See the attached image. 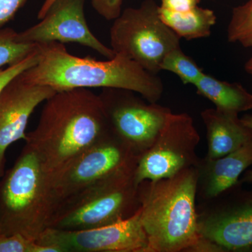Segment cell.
Returning a JSON list of instances; mask_svg holds the SVG:
<instances>
[{
    "label": "cell",
    "instance_id": "6da1fadb",
    "mask_svg": "<svg viewBox=\"0 0 252 252\" xmlns=\"http://www.w3.org/2000/svg\"><path fill=\"white\" fill-rule=\"evenodd\" d=\"M112 133L99 94L76 89L46 99L37 126L25 141L51 179Z\"/></svg>",
    "mask_w": 252,
    "mask_h": 252
},
{
    "label": "cell",
    "instance_id": "8992f818",
    "mask_svg": "<svg viewBox=\"0 0 252 252\" xmlns=\"http://www.w3.org/2000/svg\"><path fill=\"white\" fill-rule=\"evenodd\" d=\"M154 0H144L137 8H127L114 20L110 29L111 48L127 56L149 72L158 74L162 60L180 47L181 38L167 26Z\"/></svg>",
    "mask_w": 252,
    "mask_h": 252
},
{
    "label": "cell",
    "instance_id": "7402d4cb",
    "mask_svg": "<svg viewBox=\"0 0 252 252\" xmlns=\"http://www.w3.org/2000/svg\"><path fill=\"white\" fill-rule=\"evenodd\" d=\"M38 61L36 47L35 51L31 55L23 59L21 62L16 63L0 69V94L8 84L11 82L14 78L21 74L24 71L35 65Z\"/></svg>",
    "mask_w": 252,
    "mask_h": 252
},
{
    "label": "cell",
    "instance_id": "4fadbf2b",
    "mask_svg": "<svg viewBox=\"0 0 252 252\" xmlns=\"http://www.w3.org/2000/svg\"><path fill=\"white\" fill-rule=\"evenodd\" d=\"M198 233L223 252H252V196L238 203H203Z\"/></svg>",
    "mask_w": 252,
    "mask_h": 252
},
{
    "label": "cell",
    "instance_id": "cb8c5ba5",
    "mask_svg": "<svg viewBox=\"0 0 252 252\" xmlns=\"http://www.w3.org/2000/svg\"><path fill=\"white\" fill-rule=\"evenodd\" d=\"M28 0H0V29L14 19Z\"/></svg>",
    "mask_w": 252,
    "mask_h": 252
},
{
    "label": "cell",
    "instance_id": "ba28073f",
    "mask_svg": "<svg viewBox=\"0 0 252 252\" xmlns=\"http://www.w3.org/2000/svg\"><path fill=\"white\" fill-rule=\"evenodd\" d=\"M200 137L193 120L187 113L171 112L157 140L139 158L136 182L168 178L189 167L195 166L196 148Z\"/></svg>",
    "mask_w": 252,
    "mask_h": 252
},
{
    "label": "cell",
    "instance_id": "484cf974",
    "mask_svg": "<svg viewBox=\"0 0 252 252\" xmlns=\"http://www.w3.org/2000/svg\"><path fill=\"white\" fill-rule=\"evenodd\" d=\"M56 0H44L42 6H41L40 9L38 11L37 18L39 20L42 19L44 16H45L46 12L49 10L51 5Z\"/></svg>",
    "mask_w": 252,
    "mask_h": 252
},
{
    "label": "cell",
    "instance_id": "ac0fdd59",
    "mask_svg": "<svg viewBox=\"0 0 252 252\" xmlns=\"http://www.w3.org/2000/svg\"><path fill=\"white\" fill-rule=\"evenodd\" d=\"M160 69L174 73L185 85H195L204 74L203 69L183 52L181 46L170 51L165 56Z\"/></svg>",
    "mask_w": 252,
    "mask_h": 252
},
{
    "label": "cell",
    "instance_id": "83f0119b",
    "mask_svg": "<svg viewBox=\"0 0 252 252\" xmlns=\"http://www.w3.org/2000/svg\"><path fill=\"white\" fill-rule=\"evenodd\" d=\"M243 182L252 184V170L245 174V176H244Z\"/></svg>",
    "mask_w": 252,
    "mask_h": 252
},
{
    "label": "cell",
    "instance_id": "d4e9b609",
    "mask_svg": "<svg viewBox=\"0 0 252 252\" xmlns=\"http://www.w3.org/2000/svg\"><path fill=\"white\" fill-rule=\"evenodd\" d=\"M201 0H160V7L174 11L187 12L198 6Z\"/></svg>",
    "mask_w": 252,
    "mask_h": 252
},
{
    "label": "cell",
    "instance_id": "7a4b0ae2",
    "mask_svg": "<svg viewBox=\"0 0 252 252\" xmlns=\"http://www.w3.org/2000/svg\"><path fill=\"white\" fill-rule=\"evenodd\" d=\"M36 52L37 63L21 75L28 82L49 86L56 92L91 88L125 89L153 103L163 94L161 78L122 54L106 61L78 57L56 41L36 44Z\"/></svg>",
    "mask_w": 252,
    "mask_h": 252
},
{
    "label": "cell",
    "instance_id": "5bb4252c",
    "mask_svg": "<svg viewBox=\"0 0 252 252\" xmlns=\"http://www.w3.org/2000/svg\"><path fill=\"white\" fill-rule=\"evenodd\" d=\"M252 165V140L231 153L216 159L199 158L197 197L203 203L220 196L238 182Z\"/></svg>",
    "mask_w": 252,
    "mask_h": 252
},
{
    "label": "cell",
    "instance_id": "7c38bea8",
    "mask_svg": "<svg viewBox=\"0 0 252 252\" xmlns=\"http://www.w3.org/2000/svg\"><path fill=\"white\" fill-rule=\"evenodd\" d=\"M21 74L0 94V178L6 172V150L17 141L25 140L32 114L56 93L49 86L28 82Z\"/></svg>",
    "mask_w": 252,
    "mask_h": 252
},
{
    "label": "cell",
    "instance_id": "8fae6325",
    "mask_svg": "<svg viewBox=\"0 0 252 252\" xmlns=\"http://www.w3.org/2000/svg\"><path fill=\"white\" fill-rule=\"evenodd\" d=\"M85 2L86 0H56L40 22L17 32L16 41L31 44L76 43L113 59L115 52L102 44L88 26Z\"/></svg>",
    "mask_w": 252,
    "mask_h": 252
},
{
    "label": "cell",
    "instance_id": "2e32d148",
    "mask_svg": "<svg viewBox=\"0 0 252 252\" xmlns=\"http://www.w3.org/2000/svg\"><path fill=\"white\" fill-rule=\"evenodd\" d=\"M194 86L198 94L223 112L238 114L252 109V94L237 83L220 81L204 73Z\"/></svg>",
    "mask_w": 252,
    "mask_h": 252
},
{
    "label": "cell",
    "instance_id": "9a60e30c",
    "mask_svg": "<svg viewBox=\"0 0 252 252\" xmlns=\"http://www.w3.org/2000/svg\"><path fill=\"white\" fill-rule=\"evenodd\" d=\"M200 116L206 128L207 158L223 157L252 140V129L242 122L238 114L210 108Z\"/></svg>",
    "mask_w": 252,
    "mask_h": 252
},
{
    "label": "cell",
    "instance_id": "52a82bcc",
    "mask_svg": "<svg viewBox=\"0 0 252 252\" xmlns=\"http://www.w3.org/2000/svg\"><path fill=\"white\" fill-rule=\"evenodd\" d=\"M99 96L111 132L139 157L152 147L172 112L125 89H102Z\"/></svg>",
    "mask_w": 252,
    "mask_h": 252
},
{
    "label": "cell",
    "instance_id": "e0dca14e",
    "mask_svg": "<svg viewBox=\"0 0 252 252\" xmlns=\"http://www.w3.org/2000/svg\"><path fill=\"white\" fill-rule=\"evenodd\" d=\"M159 15L162 22L180 38L187 40L207 37L216 24L217 16L211 9L196 6L187 12H174L159 6Z\"/></svg>",
    "mask_w": 252,
    "mask_h": 252
},
{
    "label": "cell",
    "instance_id": "3957f363",
    "mask_svg": "<svg viewBox=\"0 0 252 252\" xmlns=\"http://www.w3.org/2000/svg\"><path fill=\"white\" fill-rule=\"evenodd\" d=\"M198 172L189 167L168 178L139 185L140 220L148 252H199Z\"/></svg>",
    "mask_w": 252,
    "mask_h": 252
},
{
    "label": "cell",
    "instance_id": "d6986e66",
    "mask_svg": "<svg viewBox=\"0 0 252 252\" xmlns=\"http://www.w3.org/2000/svg\"><path fill=\"white\" fill-rule=\"evenodd\" d=\"M228 39L244 47H252V0L233 9L228 25Z\"/></svg>",
    "mask_w": 252,
    "mask_h": 252
},
{
    "label": "cell",
    "instance_id": "44dd1931",
    "mask_svg": "<svg viewBox=\"0 0 252 252\" xmlns=\"http://www.w3.org/2000/svg\"><path fill=\"white\" fill-rule=\"evenodd\" d=\"M0 252H56L52 247L41 245L22 235L0 233Z\"/></svg>",
    "mask_w": 252,
    "mask_h": 252
},
{
    "label": "cell",
    "instance_id": "277c9868",
    "mask_svg": "<svg viewBox=\"0 0 252 252\" xmlns=\"http://www.w3.org/2000/svg\"><path fill=\"white\" fill-rule=\"evenodd\" d=\"M58 207L40 162L25 145L0 182V233L36 242L51 228Z\"/></svg>",
    "mask_w": 252,
    "mask_h": 252
},
{
    "label": "cell",
    "instance_id": "5b68a950",
    "mask_svg": "<svg viewBox=\"0 0 252 252\" xmlns=\"http://www.w3.org/2000/svg\"><path fill=\"white\" fill-rule=\"evenodd\" d=\"M137 162L123 167L63 200L55 213L51 228L91 229L133 216L140 208L139 185L135 178Z\"/></svg>",
    "mask_w": 252,
    "mask_h": 252
},
{
    "label": "cell",
    "instance_id": "603a6c76",
    "mask_svg": "<svg viewBox=\"0 0 252 252\" xmlns=\"http://www.w3.org/2000/svg\"><path fill=\"white\" fill-rule=\"evenodd\" d=\"M96 12L107 21L117 18L122 11L123 0H91Z\"/></svg>",
    "mask_w": 252,
    "mask_h": 252
},
{
    "label": "cell",
    "instance_id": "ffe728a7",
    "mask_svg": "<svg viewBox=\"0 0 252 252\" xmlns=\"http://www.w3.org/2000/svg\"><path fill=\"white\" fill-rule=\"evenodd\" d=\"M16 34L12 28L0 29V69L21 62L35 51L36 44L18 42Z\"/></svg>",
    "mask_w": 252,
    "mask_h": 252
},
{
    "label": "cell",
    "instance_id": "30bf717a",
    "mask_svg": "<svg viewBox=\"0 0 252 252\" xmlns=\"http://www.w3.org/2000/svg\"><path fill=\"white\" fill-rule=\"evenodd\" d=\"M139 158L117 136L110 134L81 154L59 175L49 179L59 206L81 189L138 162Z\"/></svg>",
    "mask_w": 252,
    "mask_h": 252
},
{
    "label": "cell",
    "instance_id": "9c48e42d",
    "mask_svg": "<svg viewBox=\"0 0 252 252\" xmlns=\"http://www.w3.org/2000/svg\"><path fill=\"white\" fill-rule=\"evenodd\" d=\"M36 243L56 252H148L140 220V208L133 216L91 229L64 230L49 228Z\"/></svg>",
    "mask_w": 252,
    "mask_h": 252
},
{
    "label": "cell",
    "instance_id": "f1b7e54d",
    "mask_svg": "<svg viewBox=\"0 0 252 252\" xmlns=\"http://www.w3.org/2000/svg\"><path fill=\"white\" fill-rule=\"evenodd\" d=\"M245 70L252 75V57L245 64Z\"/></svg>",
    "mask_w": 252,
    "mask_h": 252
},
{
    "label": "cell",
    "instance_id": "4316f807",
    "mask_svg": "<svg viewBox=\"0 0 252 252\" xmlns=\"http://www.w3.org/2000/svg\"><path fill=\"white\" fill-rule=\"evenodd\" d=\"M241 121L245 126L252 129V116H245L242 118Z\"/></svg>",
    "mask_w": 252,
    "mask_h": 252
}]
</instances>
